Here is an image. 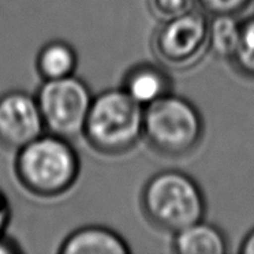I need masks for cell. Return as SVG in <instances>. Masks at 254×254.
<instances>
[{
	"mask_svg": "<svg viewBox=\"0 0 254 254\" xmlns=\"http://www.w3.org/2000/svg\"><path fill=\"white\" fill-rule=\"evenodd\" d=\"M81 159L70 139L45 131L17 150L15 174L29 193L58 197L77 183Z\"/></svg>",
	"mask_w": 254,
	"mask_h": 254,
	"instance_id": "1",
	"label": "cell"
},
{
	"mask_svg": "<svg viewBox=\"0 0 254 254\" xmlns=\"http://www.w3.org/2000/svg\"><path fill=\"white\" fill-rule=\"evenodd\" d=\"M141 206L150 224L172 234L204 220L206 213L198 183L177 170L160 171L148 179L141 193Z\"/></svg>",
	"mask_w": 254,
	"mask_h": 254,
	"instance_id": "2",
	"label": "cell"
},
{
	"mask_svg": "<svg viewBox=\"0 0 254 254\" xmlns=\"http://www.w3.org/2000/svg\"><path fill=\"white\" fill-rule=\"evenodd\" d=\"M144 107L123 89H107L94 96L83 127L89 145L103 155H122L142 138Z\"/></svg>",
	"mask_w": 254,
	"mask_h": 254,
	"instance_id": "3",
	"label": "cell"
},
{
	"mask_svg": "<svg viewBox=\"0 0 254 254\" xmlns=\"http://www.w3.org/2000/svg\"><path fill=\"white\" fill-rule=\"evenodd\" d=\"M122 89L142 107L171 93L172 81L164 68L150 63L131 67L123 78Z\"/></svg>",
	"mask_w": 254,
	"mask_h": 254,
	"instance_id": "9",
	"label": "cell"
},
{
	"mask_svg": "<svg viewBox=\"0 0 254 254\" xmlns=\"http://www.w3.org/2000/svg\"><path fill=\"white\" fill-rule=\"evenodd\" d=\"M209 18L204 11L189 10L164 21L153 36L152 48L161 64L175 70L194 66L209 50Z\"/></svg>",
	"mask_w": 254,
	"mask_h": 254,
	"instance_id": "6",
	"label": "cell"
},
{
	"mask_svg": "<svg viewBox=\"0 0 254 254\" xmlns=\"http://www.w3.org/2000/svg\"><path fill=\"white\" fill-rule=\"evenodd\" d=\"M201 11L209 15H237L252 0H194Z\"/></svg>",
	"mask_w": 254,
	"mask_h": 254,
	"instance_id": "15",
	"label": "cell"
},
{
	"mask_svg": "<svg viewBox=\"0 0 254 254\" xmlns=\"http://www.w3.org/2000/svg\"><path fill=\"white\" fill-rule=\"evenodd\" d=\"M172 250L178 254H226L228 243L220 228L201 220L174 234Z\"/></svg>",
	"mask_w": 254,
	"mask_h": 254,
	"instance_id": "10",
	"label": "cell"
},
{
	"mask_svg": "<svg viewBox=\"0 0 254 254\" xmlns=\"http://www.w3.org/2000/svg\"><path fill=\"white\" fill-rule=\"evenodd\" d=\"M208 36L209 50L217 58L231 61L241 37V21L235 15H212Z\"/></svg>",
	"mask_w": 254,
	"mask_h": 254,
	"instance_id": "12",
	"label": "cell"
},
{
	"mask_svg": "<svg viewBox=\"0 0 254 254\" xmlns=\"http://www.w3.org/2000/svg\"><path fill=\"white\" fill-rule=\"evenodd\" d=\"M150 12L160 21H168L188 12L191 0H148Z\"/></svg>",
	"mask_w": 254,
	"mask_h": 254,
	"instance_id": "14",
	"label": "cell"
},
{
	"mask_svg": "<svg viewBox=\"0 0 254 254\" xmlns=\"http://www.w3.org/2000/svg\"><path fill=\"white\" fill-rule=\"evenodd\" d=\"M11 221V205L7 195L0 190V235H4Z\"/></svg>",
	"mask_w": 254,
	"mask_h": 254,
	"instance_id": "16",
	"label": "cell"
},
{
	"mask_svg": "<svg viewBox=\"0 0 254 254\" xmlns=\"http://www.w3.org/2000/svg\"><path fill=\"white\" fill-rule=\"evenodd\" d=\"M198 108L182 96L168 93L144 107L142 137L152 149L170 159L193 153L204 137Z\"/></svg>",
	"mask_w": 254,
	"mask_h": 254,
	"instance_id": "4",
	"label": "cell"
},
{
	"mask_svg": "<svg viewBox=\"0 0 254 254\" xmlns=\"http://www.w3.org/2000/svg\"><path fill=\"white\" fill-rule=\"evenodd\" d=\"M44 121L45 131L72 139L83 133L93 94L88 83L71 77L43 81L34 94Z\"/></svg>",
	"mask_w": 254,
	"mask_h": 254,
	"instance_id": "5",
	"label": "cell"
},
{
	"mask_svg": "<svg viewBox=\"0 0 254 254\" xmlns=\"http://www.w3.org/2000/svg\"><path fill=\"white\" fill-rule=\"evenodd\" d=\"M36 67L43 81L75 75L78 67L77 51L63 40H54L40 50Z\"/></svg>",
	"mask_w": 254,
	"mask_h": 254,
	"instance_id": "11",
	"label": "cell"
},
{
	"mask_svg": "<svg viewBox=\"0 0 254 254\" xmlns=\"http://www.w3.org/2000/svg\"><path fill=\"white\" fill-rule=\"evenodd\" d=\"M231 61L245 77H254V17L241 22V37Z\"/></svg>",
	"mask_w": 254,
	"mask_h": 254,
	"instance_id": "13",
	"label": "cell"
},
{
	"mask_svg": "<svg viewBox=\"0 0 254 254\" xmlns=\"http://www.w3.org/2000/svg\"><path fill=\"white\" fill-rule=\"evenodd\" d=\"M239 252L243 254H254V228L245 237L241 243Z\"/></svg>",
	"mask_w": 254,
	"mask_h": 254,
	"instance_id": "18",
	"label": "cell"
},
{
	"mask_svg": "<svg viewBox=\"0 0 254 254\" xmlns=\"http://www.w3.org/2000/svg\"><path fill=\"white\" fill-rule=\"evenodd\" d=\"M19 252H22V249L17 242L7 238L6 234L0 235V253H19Z\"/></svg>",
	"mask_w": 254,
	"mask_h": 254,
	"instance_id": "17",
	"label": "cell"
},
{
	"mask_svg": "<svg viewBox=\"0 0 254 254\" xmlns=\"http://www.w3.org/2000/svg\"><path fill=\"white\" fill-rule=\"evenodd\" d=\"M62 254H127L130 248L114 230L86 226L72 231L59 248Z\"/></svg>",
	"mask_w": 254,
	"mask_h": 254,
	"instance_id": "8",
	"label": "cell"
},
{
	"mask_svg": "<svg viewBox=\"0 0 254 254\" xmlns=\"http://www.w3.org/2000/svg\"><path fill=\"white\" fill-rule=\"evenodd\" d=\"M45 133L36 96L8 90L0 96V146L18 150Z\"/></svg>",
	"mask_w": 254,
	"mask_h": 254,
	"instance_id": "7",
	"label": "cell"
}]
</instances>
